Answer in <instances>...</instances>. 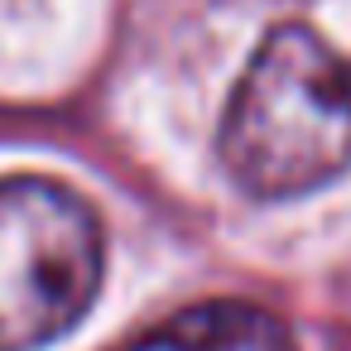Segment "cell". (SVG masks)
<instances>
[{
	"instance_id": "6da1fadb",
	"label": "cell",
	"mask_w": 351,
	"mask_h": 351,
	"mask_svg": "<svg viewBox=\"0 0 351 351\" xmlns=\"http://www.w3.org/2000/svg\"><path fill=\"white\" fill-rule=\"evenodd\" d=\"M217 154L255 202H293L351 169V58L317 29L274 25L231 87Z\"/></svg>"
},
{
	"instance_id": "7a4b0ae2",
	"label": "cell",
	"mask_w": 351,
	"mask_h": 351,
	"mask_svg": "<svg viewBox=\"0 0 351 351\" xmlns=\"http://www.w3.org/2000/svg\"><path fill=\"white\" fill-rule=\"evenodd\" d=\"M106 231L58 178H0V351H39L73 332L101 293Z\"/></svg>"
},
{
	"instance_id": "3957f363",
	"label": "cell",
	"mask_w": 351,
	"mask_h": 351,
	"mask_svg": "<svg viewBox=\"0 0 351 351\" xmlns=\"http://www.w3.org/2000/svg\"><path fill=\"white\" fill-rule=\"evenodd\" d=\"M116 351H298V346L279 313L241 298H207Z\"/></svg>"
}]
</instances>
